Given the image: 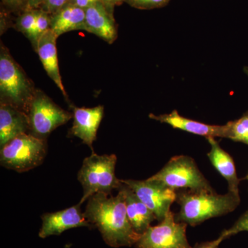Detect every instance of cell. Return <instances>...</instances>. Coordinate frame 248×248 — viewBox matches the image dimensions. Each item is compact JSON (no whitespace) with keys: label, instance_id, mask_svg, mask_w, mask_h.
Here are the masks:
<instances>
[{"label":"cell","instance_id":"cell-15","mask_svg":"<svg viewBox=\"0 0 248 248\" xmlns=\"http://www.w3.org/2000/svg\"><path fill=\"white\" fill-rule=\"evenodd\" d=\"M58 36L50 30L47 31L45 34L41 36L36 46L35 50L43 64L46 72L50 79L62 91L63 95L66 97V93L60 75V68L57 51V39Z\"/></svg>","mask_w":248,"mask_h":248},{"label":"cell","instance_id":"cell-28","mask_svg":"<svg viewBox=\"0 0 248 248\" xmlns=\"http://www.w3.org/2000/svg\"><path fill=\"white\" fill-rule=\"evenodd\" d=\"M27 5L30 9H35L43 4L44 0H27Z\"/></svg>","mask_w":248,"mask_h":248},{"label":"cell","instance_id":"cell-11","mask_svg":"<svg viewBox=\"0 0 248 248\" xmlns=\"http://www.w3.org/2000/svg\"><path fill=\"white\" fill-rule=\"evenodd\" d=\"M73 123L69 134L80 139L93 151V143L97 138L98 128L104 117V107L78 108L72 106Z\"/></svg>","mask_w":248,"mask_h":248},{"label":"cell","instance_id":"cell-17","mask_svg":"<svg viewBox=\"0 0 248 248\" xmlns=\"http://www.w3.org/2000/svg\"><path fill=\"white\" fill-rule=\"evenodd\" d=\"M121 188L124 193L129 221L136 232L143 234L156 219V217L128 186L122 182Z\"/></svg>","mask_w":248,"mask_h":248},{"label":"cell","instance_id":"cell-8","mask_svg":"<svg viewBox=\"0 0 248 248\" xmlns=\"http://www.w3.org/2000/svg\"><path fill=\"white\" fill-rule=\"evenodd\" d=\"M187 224L178 222L169 211L159 224L151 226L135 245L137 248H192L186 235Z\"/></svg>","mask_w":248,"mask_h":248},{"label":"cell","instance_id":"cell-10","mask_svg":"<svg viewBox=\"0 0 248 248\" xmlns=\"http://www.w3.org/2000/svg\"><path fill=\"white\" fill-rule=\"evenodd\" d=\"M80 205L79 203L56 213L44 214L41 217L42 224L39 236L45 239L52 235H60L67 230L79 227L93 228L84 213H81Z\"/></svg>","mask_w":248,"mask_h":248},{"label":"cell","instance_id":"cell-2","mask_svg":"<svg viewBox=\"0 0 248 248\" xmlns=\"http://www.w3.org/2000/svg\"><path fill=\"white\" fill-rule=\"evenodd\" d=\"M176 202L179 210L176 221L189 226H199L204 221L234 211L241 203L237 194L228 192L218 195L215 191L179 190Z\"/></svg>","mask_w":248,"mask_h":248},{"label":"cell","instance_id":"cell-21","mask_svg":"<svg viewBox=\"0 0 248 248\" xmlns=\"http://www.w3.org/2000/svg\"><path fill=\"white\" fill-rule=\"evenodd\" d=\"M50 22H51V17L49 16L48 14L44 11H39L38 16H37V19H36L35 27H34L32 37H31L30 40L35 49L41 36L50 29Z\"/></svg>","mask_w":248,"mask_h":248},{"label":"cell","instance_id":"cell-16","mask_svg":"<svg viewBox=\"0 0 248 248\" xmlns=\"http://www.w3.org/2000/svg\"><path fill=\"white\" fill-rule=\"evenodd\" d=\"M206 139L211 146V149L207 154L210 162L217 172L226 179L228 192L239 195V186L242 179L238 177L234 159L229 153L221 148L215 138Z\"/></svg>","mask_w":248,"mask_h":248},{"label":"cell","instance_id":"cell-19","mask_svg":"<svg viewBox=\"0 0 248 248\" xmlns=\"http://www.w3.org/2000/svg\"><path fill=\"white\" fill-rule=\"evenodd\" d=\"M225 138L241 142L248 146V114H244L239 120L228 122L225 125Z\"/></svg>","mask_w":248,"mask_h":248},{"label":"cell","instance_id":"cell-1","mask_svg":"<svg viewBox=\"0 0 248 248\" xmlns=\"http://www.w3.org/2000/svg\"><path fill=\"white\" fill-rule=\"evenodd\" d=\"M113 197L97 193L88 200L84 215L93 228L100 232L104 241L112 248L131 247L141 234L133 229L127 216L122 189Z\"/></svg>","mask_w":248,"mask_h":248},{"label":"cell","instance_id":"cell-31","mask_svg":"<svg viewBox=\"0 0 248 248\" xmlns=\"http://www.w3.org/2000/svg\"><path fill=\"white\" fill-rule=\"evenodd\" d=\"M244 179H246V180H247L248 182V171L247 172V174H246V177H245Z\"/></svg>","mask_w":248,"mask_h":248},{"label":"cell","instance_id":"cell-5","mask_svg":"<svg viewBox=\"0 0 248 248\" xmlns=\"http://www.w3.org/2000/svg\"><path fill=\"white\" fill-rule=\"evenodd\" d=\"M176 191H215L204 177L195 160L187 155H177L163 169L148 178Z\"/></svg>","mask_w":248,"mask_h":248},{"label":"cell","instance_id":"cell-30","mask_svg":"<svg viewBox=\"0 0 248 248\" xmlns=\"http://www.w3.org/2000/svg\"><path fill=\"white\" fill-rule=\"evenodd\" d=\"M244 72L245 73H246V74L247 75V76H248V67H244ZM247 112V113L248 114V112Z\"/></svg>","mask_w":248,"mask_h":248},{"label":"cell","instance_id":"cell-26","mask_svg":"<svg viewBox=\"0 0 248 248\" xmlns=\"http://www.w3.org/2000/svg\"><path fill=\"white\" fill-rule=\"evenodd\" d=\"M99 1H102L101 0H69L68 4L85 10Z\"/></svg>","mask_w":248,"mask_h":248},{"label":"cell","instance_id":"cell-3","mask_svg":"<svg viewBox=\"0 0 248 248\" xmlns=\"http://www.w3.org/2000/svg\"><path fill=\"white\" fill-rule=\"evenodd\" d=\"M36 89L25 72L1 44L0 48V98L28 115Z\"/></svg>","mask_w":248,"mask_h":248},{"label":"cell","instance_id":"cell-7","mask_svg":"<svg viewBox=\"0 0 248 248\" xmlns=\"http://www.w3.org/2000/svg\"><path fill=\"white\" fill-rule=\"evenodd\" d=\"M28 116L30 122L29 133L42 140H46L55 129L73 118V114L59 107L40 90H36Z\"/></svg>","mask_w":248,"mask_h":248},{"label":"cell","instance_id":"cell-23","mask_svg":"<svg viewBox=\"0 0 248 248\" xmlns=\"http://www.w3.org/2000/svg\"><path fill=\"white\" fill-rule=\"evenodd\" d=\"M133 7L140 9H153L163 7L170 0H125Z\"/></svg>","mask_w":248,"mask_h":248},{"label":"cell","instance_id":"cell-22","mask_svg":"<svg viewBox=\"0 0 248 248\" xmlns=\"http://www.w3.org/2000/svg\"><path fill=\"white\" fill-rule=\"evenodd\" d=\"M242 232H248V209L231 228L224 230L221 234L227 239Z\"/></svg>","mask_w":248,"mask_h":248},{"label":"cell","instance_id":"cell-14","mask_svg":"<svg viewBox=\"0 0 248 248\" xmlns=\"http://www.w3.org/2000/svg\"><path fill=\"white\" fill-rule=\"evenodd\" d=\"M30 133L29 116L24 111L10 104L0 105V146L17 138L19 135Z\"/></svg>","mask_w":248,"mask_h":248},{"label":"cell","instance_id":"cell-12","mask_svg":"<svg viewBox=\"0 0 248 248\" xmlns=\"http://www.w3.org/2000/svg\"><path fill=\"white\" fill-rule=\"evenodd\" d=\"M86 31L94 34L108 43H113L117 37V27L112 17V10L102 1L85 9Z\"/></svg>","mask_w":248,"mask_h":248},{"label":"cell","instance_id":"cell-6","mask_svg":"<svg viewBox=\"0 0 248 248\" xmlns=\"http://www.w3.org/2000/svg\"><path fill=\"white\" fill-rule=\"evenodd\" d=\"M46 152V140L24 133L1 147L0 163L6 169L27 172L43 163Z\"/></svg>","mask_w":248,"mask_h":248},{"label":"cell","instance_id":"cell-9","mask_svg":"<svg viewBox=\"0 0 248 248\" xmlns=\"http://www.w3.org/2000/svg\"><path fill=\"white\" fill-rule=\"evenodd\" d=\"M122 182L134 191L159 222L170 211L171 205L176 202L177 192L156 181L127 179Z\"/></svg>","mask_w":248,"mask_h":248},{"label":"cell","instance_id":"cell-20","mask_svg":"<svg viewBox=\"0 0 248 248\" xmlns=\"http://www.w3.org/2000/svg\"><path fill=\"white\" fill-rule=\"evenodd\" d=\"M38 14V10L31 9L25 14H23L18 19L17 22L18 31L22 32L24 35L27 36L29 40L32 37Z\"/></svg>","mask_w":248,"mask_h":248},{"label":"cell","instance_id":"cell-25","mask_svg":"<svg viewBox=\"0 0 248 248\" xmlns=\"http://www.w3.org/2000/svg\"><path fill=\"white\" fill-rule=\"evenodd\" d=\"M226 239V237L221 234L217 239L213 240V241H205V242L197 243L192 248H218L221 243Z\"/></svg>","mask_w":248,"mask_h":248},{"label":"cell","instance_id":"cell-18","mask_svg":"<svg viewBox=\"0 0 248 248\" xmlns=\"http://www.w3.org/2000/svg\"><path fill=\"white\" fill-rule=\"evenodd\" d=\"M50 30L58 37L69 31H86L85 10L68 4L51 16Z\"/></svg>","mask_w":248,"mask_h":248},{"label":"cell","instance_id":"cell-24","mask_svg":"<svg viewBox=\"0 0 248 248\" xmlns=\"http://www.w3.org/2000/svg\"><path fill=\"white\" fill-rule=\"evenodd\" d=\"M69 0H44V9L48 14H55L68 4Z\"/></svg>","mask_w":248,"mask_h":248},{"label":"cell","instance_id":"cell-27","mask_svg":"<svg viewBox=\"0 0 248 248\" xmlns=\"http://www.w3.org/2000/svg\"><path fill=\"white\" fill-rule=\"evenodd\" d=\"M109 9L112 10L114 6L120 5L125 0H101Z\"/></svg>","mask_w":248,"mask_h":248},{"label":"cell","instance_id":"cell-29","mask_svg":"<svg viewBox=\"0 0 248 248\" xmlns=\"http://www.w3.org/2000/svg\"><path fill=\"white\" fill-rule=\"evenodd\" d=\"M5 3L11 6H17L22 4L23 0H3Z\"/></svg>","mask_w":248,"mask_h":248},{"label":"cell","instance_id":"cell-13","mask_svg":"<svg viewBox=\"0 0 248 248\" xmlns=\"http://www.w3.org/2000/svg\"><path fill=\"white\" fill-rule=\"evenodd\" d=\"M150 118L161 123L169 124L173 128L179 129L187 133L208 138H225L226 128L224 125H210L186 118L174 110L171 113L155 115L150 114Z\"/></svg>","mask_w":248,"mask_h":248},{"label":"cell","instance_id":"cell-4","mask_svg":"<svg viewBox=\"0 0 248 248\" xmlns=\"http://www.w3.org/2000/svg\"><path fill=\"white\" fill-rule=\"evenodd\" d=\"M117 160L115 154L99 155L94 153L84 160L78 177L84 190L80 205L95 194L111 195L112 190L120 188L122 180L115 175Z\"/></svg>","mask_w":248,"mask_h":248}]
</instances>
